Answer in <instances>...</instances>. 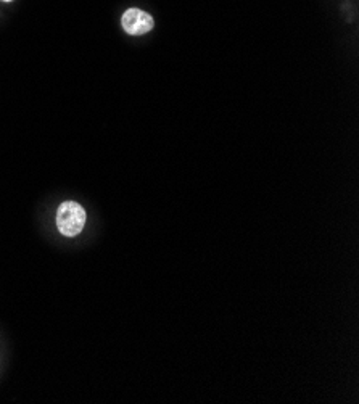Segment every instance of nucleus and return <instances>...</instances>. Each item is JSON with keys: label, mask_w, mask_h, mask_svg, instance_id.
Instances as JSON below:
<instances>
[{"label": "nucleus", "mask_w": 359, "mask_h": 404, "mask_svg": "<svg viewBox=\"0 0 359 404\" xmlns=\"http://www.w3.org/2000/svg\"><path fill=\"white\" fill-rule=\"evenodd\" d=\"M86 224V211L76 201H65L57 213V228L67 237H74L81 232Z\"/></svg>", "instance_id": "f257e3e1"}, {"label": "nucleus", "mask_w": 359, "mask_h": 404, "mask_svg": "<svg viewBox=\"0 0 359 404\" xmlns=\"http://www.w3.org/2000/svg\"><path fill=\"white\" fill-rule=\"evenodd\" d=\"M121 26L131 35H143L155 28V20L147 11L140 9H129L123 13Z\"/></svg>", "instance_id": "f03ea898"}, {"label": "nucleus", "mask_w": 359, "mask_h": 404, "mask_svg": "<svg viewBox=\"0 0 359 404\" xmlns=\"http://www.w3.org/2000/svg\"><path fill=\"white\" fill-rule=\"evenodd\" d=\"M2 2H13V0H2Z\"/></svg>", "instance_id": "7ed1b4c3"}]
</instances>
